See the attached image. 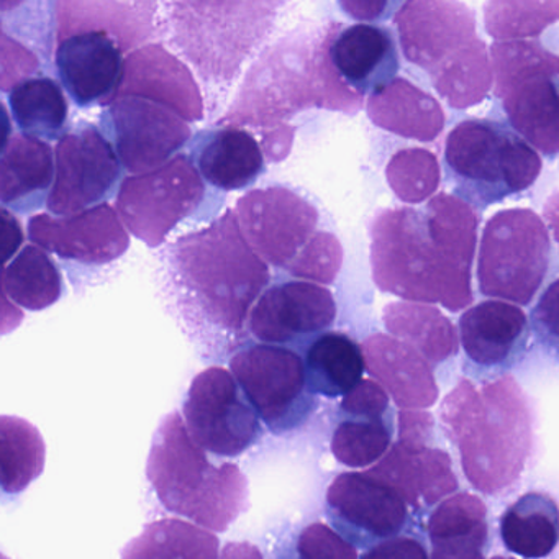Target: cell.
Masks as SVG:
<instances>
[{"instance_id": "cell-1", "label": "cell", "mask_w": 559, "mask_h": 559, "mask_svg": "<svg viewBox=\"0 0 559 559\" xmlns=\"http://www.w3.org/2000/svg\"><path fill=\"white\" fill-rule=\"evenodd\" d=\"M163 283L186 332L224 352L238 345L270 284L266 261L245 240L234 211L169 245Z\"/></svg>"}, {"instance_id": "cell-2", "label": "cell", "mask_w": 559, "mask_h": 559, "mask_svg": "<svg viewBox=\"0 0 559 559\" xmlns=\"http://www.w3.org/2000/svg\"><path fill=\"white\" fill-rule=\"evenodd\" d=\"M440 418L474 489L492 496L522 477L532 456L535 427L530 399L512 376L480 389L461 379L444 397Z\"/></svg>"}, {"instance_id": "cell-3", "label": "cell", "mask_w": 559, "mask_h": 559, "mask_svg": "<svg viewBox=\"0 0 559 559\" xmlns=\"http://www.w3.org/2000/svg\"><path fill=\"white\" fill-rule=\"evenodd\" d=\"M336 25L323 37L283 38L254 64L225 122L273 126L281 117L306 107H326L355 114L362 97L353 93L330 61L329 47Z\"/></svg>"}, {"instance_id": "cell-4", "label": "cell", "mask_w": 559, "mask_h": 559, "mask_svg": "<svg viewBox=\"0 0 559 559\" xmlns=\"http://www.w3.org/2000/svg\"><path fill=\"white\" fill-rule=\"evenodd\" d=\"M146 476L169 512L211 532H227L250 507V489L240 467L214 466L178 412L166 415L156 428Z\"/></svg>"}, {"instance_id": "cell-5", "label": "cell", "mask_w": 559, "mask_h": 559, "mask_svg": "<svg viewBox=\"0 0 559 559\" xmlns=\"http://www.w3.org/2000/svg\"><path fill=\"white\" fill-rule=\"evenodd\" d=\"M376 286L407 302H440L460 312L473 302L454 283L428 230L427 215L414 209L379 212L369 227Z\"/></svg>"}, {"instance_id": "cell-6", "label": "cell", "mask_w": 559, "mask_h": 559, "mask_svg": "<svg viewBox=\"0 0 559 559\" xmlns=\"http://www.w3.org/2000/svg\"><path fill=\"white\" fill-rule=\"evenodd\" d=\"M444 162L463 201L476 207L497 204L535 185L543 163L515 133L490 120L457 123L447 139Z\"/></svg>"}, {"instance_id": "cell-7", "label": "cell", "mask_w": 559, "mask_h": 559, "mask_svg": "<svg viewBox=\"0 0 559 559\" xmlns=\"http://www.w3.org/2000/svg\"><path fill=\"white\" fill-rule=\"evenodd\" d=\"M548 230L530 209L497 212L487 221L477 258L480 294L528 306L548 273Z\"/></svg>"}, {"instance_id": "cell-8", "label": "cell", "mask_w": 559, "mask_h": 559, "mask_svg": "<svg viewBox=\"0 0 559 559\" xmlns=\"http://www.w3.org/2000/svg\"><path fill=\"white\" fill-rule=\"evenodd\" d=\"M274 2H175L168 4L173 31L214 34L188 60L205 81H231L241 63L266 37L276 17Z\"/></svg>"}, {"instance_id": "cell-9", "label": "cell", "mask_w": 559, "mask_h": 559, "mask_svg": "<svg viewBox=\"0 0 559 559\" xmlns=\"http://www.w3.org/2000/svg\"><path fill=\"white\" fill-rule=\"evenodd\" d=\"M204 195L205 185L194 162L178 155L156 171L123 179L116 209L133 237L156 248L198 212Z\"/></svg>"}, {"instance_id": "cell-10", "label": "cell", "mask_w": 559, "mask_h": 559, "mask_svg": "<svg viewBox=\"0 0 559 559\" xmlns=\"http://www.w3.org/2000/svg\"><path fill=\"white\" fill-rule=\"evenodd\" d=\"M238 385L273 433L293 430L313 407L306 362L284 346L250 345L230 359Z\"/></svg>"}, {"instance_id": "cell-11", "label": "cell", "mask_w": 559, "mask_h": 559, "mask_svg": "<svg viewBox=\"0 0 559 559\" xmlns=\"http://www.w3.org/2000/svg\"><path fill=\"white\" fill-rule=\"evenodd\" d=\"M182 412L192 440L215 456H240L261 435L257 411L234 374L218 366L192 379Z\"/></svg>"}, {"instance_id": "cell-12", "label": "cell", "mask_w": 559, "mask_h": 559, "mask_svg": "<svg viewBox=\"0 0 559 559\" xmlns=\"http://www.w3.org/2000/svg\"><path fill=\"white\" fill-rule=\"evenodd\" d=\"M53 188L47 201L55 217H70L97 205L117 191L122 163L107 136L91 123L74 126L55 150Z\"/></svg>"}, {"instance_id": "cell-13", "label": "cell", "mask_w": 559, "mask_h": 559, "mask_svg": "<svg viewBox=\"0 0 559 559\" xmlns=\"http://www.w3.org/2000/svg\"><path fill=\"white\" fill-rule=\"evenodd\" d=\"M123 169L133 176L156 171L191 140V129L175 110L143 97H119L100 119Z\"/></svg>"}, {"instance_id": "cell-14", "label": "cell", "mask_w": 559, "mask_h": 559, "mask_svg": "<svg viewBox=\"0 0 559 559\" xmlns=\"http://www.w3.org/2000/svg\"><path fill=\"white\" fill-rule=\"evenodd\" d=\"M235 214L254 253L286 270L312 240L319 224L317 209L283 186L248 192L238 201Z\"/></svg>"}, {"instance_id": "cell-15", "label": "cell", "mask_w": 559, "mask_h": 559, "mask_svg": "<svg viewBox=\"0 0 559 559\" xmlns=\"http://www.w3.org/2000/svg\"><path fill=\"white\" fill-rule=\"evenodd\" d=\"M326 512L335 528L358 546L395 538L408 520L404 497L371 471L338 474L326 489Z\"/></svg>"}, {"instance_id": "cell-16", "label": "cell", "mask_w": 559, "mask_h": 559, "mask_svg": "<svg viewBox=\"0 0 559 559\" xmlns=\"http://www.w3.org/2000/svg\"><path fill=\"white\" fill-rule=\"evenodd\" d=\"M28 238L41 250L84 264L112 263L130 247L129 231L109 204L70 217L35 215L28 222Z\"/></svg>"}, {"instance_id": "cell-17", "label": "cell", "mask_w": 559, "mask_h": 559, "mask_svg": "<svg viewBox=\"0 0 559 559\" xmlns=\"http://www.w3.org/2000/svg\"><path fill=\"white\" fill-rule=\"evenodd\" d=\"M336 319L335 297L310 281H286L264 290L251 310V335L266 345H286L322 335Z\"/></svg>"}, {"instance_id": "cell-18", "label": "cell", "mask_w": 559, "mask_h": 559, "mask_svg": "<svg viewBox=\"0 0 559 559\" xmlns=\"http://www.w3.org/2000/svg\"><path fill=\"white\" fill-rule=\"evenodd\" d=\"M402 53L428 73L476 38V15L450 0H411L395 14Z\"/></svg>"}, {"instance_id": "cell-19", "label": "cell", "mask_w": 559, "mask_h": 559, "mask_svg": "<svg viewBox=\"0 0 559 559\" xmlns=\"http://www.w3.org/2000/svg\"><path fill=\"white\" fill-rule=\"evenodd\" d=\"M123 48L103 31L80 32L58 44L55 67L78 107L109 106L126 70Z\"/></svg>"}, {"instance_id": "cell-20", "label": "cell", "mask_w": 559, "mask_h": 559, "mask_svg": "<svg viewBox=\"0 0 559 559\" xmlns=\"http://www.w3.org/2000/svg\"><path fill=\"white\" fill-rule=\"evenodd\" d=\"M431 437H399L371 473L399 490L408 507L435 506L457 490L450 454L431 447Z\"/></svg>"}, {"instance_id": "cell-21", "label": "cell", "mask_w": 559, "mask_h": 559, "mask_svg": "<svg viewBox=\"0 0 559 559\" xmlns=\"http://www.w3.org/2000/svg\"><path fill=\"white\" fill-rule=\"evenodd\" d=\"M119 97H143L162 104L186 122L204 117V100L194 76L162 45H148L127 57L116 99Z\"/></svg>"}, {"instance_id": "cell-22", "label": "cell", "mask_w": 559, "mask_h": 559, "mask_svg": "<svg viewBox=\"0 0 559 559\" xmlns=\"http://www.w3.org/2000/svg\"><path fill=\"white\" fill-rule=\"evenodd\" d=\"M329 55L343 83L361 97L391 84L399 71L391 32L374 25H353L343 31L336 25Z\"/></svg>"}, {"instance_id": "cell-23", "label": "cell", "mask_w": 559, "mask_h": 559, "mask_svg": "<svg viewBox=\"0 0 559 559\" xmlns=\"http://www.w3.org/2000/svg\"><path fill=\"white\" fill-rule=\"evenodd\" d=\"M461 343L467 359L479 369L512 365L528 340L525 312L502 300H487L466 310L460 319Z\"/></svg>"}, {"instance_id": "cell-24", "label": "cell", "mask_w": 559, "mask_h": 559, "mask_svg": "<svg viewBox=\"0 0 559 559\" xmlns=\"http://www.w3.org/2000/svg\"><path fill=\"white\" fill-rule=\"evenodd\" d=\"M366 369L384 388L397 407L421 411L438 401V385L427 359L394 336H369L362 343Z\"/></svg>"}, {"instance_id": "cell-25", "label": "cell", "mask_w": 559, "mask_h": 559, "mask_svg": "<svg viewBox=\"0 0 559 559\" xmlns=\"http://www.w3.org/2000/svg\"><path fill=\"white\" fill-rule=\"evenodd\" d=\"M192 155L202 179L221 191L250 188L266 166L260 143L237 127L201 133L192 146Z\"/></svg>"}, {"instance_id": "cell-26", "label": "cell", "mask_w": 559, "mask_h": 559, "mask_svg": "<svg viewBox=\"0 0 559 559\" xmlns=\"http://www.w3.org/2000/svg\"><path fill=\"white\" fill-rule=\"evenodd\" d=\"M53 150L44 140L17 133L2 145L0 199L15 212L35 211L50 198L55 182Z\"/></svg>"}, {"instance_id": "cell-27", "label": "cell", "mask_w": 559, "mask_h": 559, "mask_svg": "<svg viewBox=\"0 0 559 559\" xmlns=\"http://www.w3.org/2000/svg\"><path fill=\"white\" fill-rule=\"evenodd\" d=\"M430 559H486L487 507L473 493H454L428 519Z\"/></svg>"}, {"instance_id": "cell-28", "label": "cell", "mask_w": 559, "mask_h": 559, "mask_svg": "<svg viewBox=\"0 0 559 559\" xmlns=\"http://www.w3.org/2000/svg\"><path fill=\"white\" fill-rule=\"evenodd\" d=\"M366 110L374 126L417 142H433L447 122L438 100L402 78L371 94Z\"/></svg>"}, {"instance_id": "cell-29", "label": "cell", "mask_w": 559, "mask_h": 559, "mask_svg": "<svg viewBox=\"0 0 559 559\" xmlns=\"http://www.w3.org/2000/svg\"><path fill=\"white\" fill-rule=\"evenodd\" d=\"M425 215L431 238L454 283L464 294L473 297L471 264L476 253L479 214L457 195L440 192L430 199Z\"/></svg>"}, {"instance_id": "cell-30", "label": "cell", "mask_w": 559, "mask_h": 559, "mask_svg": "<svg viewBox=\"0 0 559 559\" xmlns=\"http://www.w3.org/2000/svg\"><path fill=\"white\" fill-rule=\"evenodd\" d=\"M510 126L546 156L559 153V76L536 78L502 97Z\"/></svg>"}, {"instance_id": "cell-31", "label": "cell", "mask_w": 559, "mask_h": 559, "mask_svg": "<svg viewBox=\"0 0 559 559\" xmlns=\"http://www.w3.org/2000/svg\"><path fill=\"white\" fill-rule=\"evenodd\" d=\"M500 536L520 558H548L559 545V507L545 492H526L500 516Z\"/></svg>"}, {"instance_id": "cell-32", "label": "cell", "mask_w": 559, "mask_h": 559, "mask_svg": "<svg viewBox=\"0 0 559 559\" xmlns=\"http://www.w3.org/2000/svg\"><path fill=\"white\" fill-rule=\"evenodd\" d=\"M366 371L361 346L345 333L325 332L312 340L306 353L307 385L312 394L345 397Z\"/></svg>"}, {"instance_id": "cell-33", "label": "cell", "mask_w": 559, "mask_h": 559, "mask_svg": "<svg viewBox=\"0 0 559 559\" xmlns=\"http://www.w3.org/2000/svg\"><path fill=\"white\" fill-rule=\"evenodd\" d=\"M385 329L394 338L417 349L431 365H440L460 348L453 323L435 307L420 302L389 304L384 309Z\"/></svg>"}, {"instance_id": "cell-34", "label": "cell", "mask_w": 559, "mask_h": 559, "mask_svg": "<svg viewBox=\"0 0 559 559\" xmlns=\"http://www.w3.org/2000/svg\"><path fill=\"white\" fill-rule=\"evenodd\" d=\"M122 559H221V542L198 523L158 520L127 543Z\"/></svg>"}, {"instance_id": "cell-35", "label": "cell", "mask_w": 559, "mask_h": 559, "mask_svg": "<svg viewBox=\"0 0 559 559\" xmlns=\"http://www.w3.org/2000/svg\"><path fill=\"white\" fill-rule=\"evenodd\" d=\"M9 106L12 117L24 135L60 142L67 133L68 106L67 96L57 81L51 78H28L9 93Z\"/></svg>"}, {"instance_id": "cell-36", "label": "cell", "mask_w": 559, "mask_h": 559, "mask_svg": "<svg viewBox=\"0 0 559 559\" xmlns=\"http://www.w3.org/2000/svg\"><path fill=\"white\" fill-rule=\"evenodd\" d=\"M433 87L453 109L463 110L486 99L492 87L490 53L480 38H474L430 73Z\"/></svg>"}, {"instance_id": "cell-37", "label": "cell", "mask_w": 559, "mask_h": 559, "mask_svg": "<svg viewBox=\"0 0 559 559\" xmlns=\"http://www.w3.org/2000/svg\"><path fill=\"white\" fill-rule=\"evenodd\" d=\"M5 299L27 310H44L63 296V277L47 251L37 245H27L2 276Z\"/></svg>"}, {"instance_id": "cell-38", "label": "cell", "mask_w": 559, "mask_h": 559, "mask_svg": "<svg viewBox=\"0 0 559 559\" xmlns=\"http://www.w3.org/2000/svg\"><path fill=\"white\" fill-rule=\"evenodd\" d=\"M0 438L2 490L9 496H17L44 473L47 447L40 430L31 421L15 415H2Z\"/></svg>"}, {"instance_id": "cell-39", "label": "cell", "mask_w": 559, "mask_h": 559, "mask_svg": "<svg viewBox=\"0 0 559 559\" xmlns=\"http://www.w3.org/2000/svg\"><path fill=\"white\" fill-rule=\"evenodd\" d=\"M392 415L368 417L345 415L332 437V453L348 467H368L379 463L392 447Z\"/></svg>"}, {"instance_id": "cell-40", "label": "cell", "mask_w": 559, "mask_h": 559, "mask_svg": "<svg viewBox=\"0 0 559 559\" xmlns=\"http://www.w3.org/2000/svg\"><path fill=\"white\" fill-rule=\"evenodd\" d=\"M493 93L502 99L510 90L536 80L559 76V57L536 41H496L490 47Z\"/></svg>"}, {"instance_id": "cell-41", "label": "cell", "mask_w": 559, "mask_h": 559, "mask_svg": "<svg viewBox=\"0 0 559 559\" xmlns=\"http://www.w3.org/2000/svg\"><path fill=\"white\" fill-rule=\"evenodd\" d=\"M559 22V0H492L484 5V25L497 41L538 37Z\"/></svg>"}, {"instance_id": "cell-42", "label": "cell", "mask_w": 559, "mask_h": 559, "mask_svg": "<svg viewBox=\"0 0 559 559\" xmlns=\"http://www.w3.org/2000/svg\"><path fill=\"white\" fill-rule=\"evenodd\" d=\"M385 178L394 194L405 204H420L440 186L437 156L424 148L401 150L385 168Z\"/></svg>"}, {"instance_id": "cell-43", "label": "cell", "mask_w": 559, "mask_h": 559, "mask_svg": "<svg viewBox=\"0 0 559 559\" xmlns=\"http://www.w3.org/2000/svg\"><path fill=\"white\" fill-rule=\"evenodd\" d=\"M343 250L340 241L332 234L319 231L313 235L307 247L297 254L287 271L293 276L317 283L332 284L342 267Z\"/></svg>"}, {"instance_id": "cell-44", "label": "cell", "mask_w": 559, "mask_h": 559, "mask_svg": "<svg viewBox=\"0 0 559 559\" xmlns=\"http://www.w3.org/2000/svg\"><path fill=\"white\" fill-rule=\"evenodd\" d=\"M293 559H358V551L332 526L313 522L297 535Z\"/></svg>"}, {"instance_id": "cell-45", "label": "cell", "mask_w": 559, "mask_h": 559, "mask_svg": "<svg viewBox=\"0 0 559 559\" xmlns=\"http://www.w3.org/2000/svg\"><path fill=\"white\" fill-rule=\"evenodd\" d=\"M532 329L538 342L559 358V280L539 297L532 312Z\"/></svg>"}, {"instance_id": "cell-46", "label": "cell", "mask_w": 559, "mask_h": 559, "mask_svg": "<svg viewBox=\"0 0 559 559\" xmlns=\"http://www.w3.org/2000/svg\"><path fill=\"white\" fill-rule=\"evenodd\" d=\"M343 415H368V417H389L391 402L388 392L379 382L362 379L340 404Z\"/></svg>"}, {"instance_id": "cell-47", "label": "cell", "mask_w": 559, "mask_h": 559, "mask_svg": "<svg viewBox=\"0 0 559 559\" xmlns=\"http://www.w3.org/2000/svg\"><path fill=\"white\" fill-rule=\"evenodd\" d=\"M361 559H430L427 549L411 536H395L369 548Z\"/></svg>"}, {"instance_id": "cell-48", "label": "cell", "mask_w": 559, "mask_h": 559, "mask_svg": "<svg viewBox=\"0 0 559 559\" xmlns=\"http://www.w3.org/2000/svg\"><path fill=\"white\" fill-rule=\"evenodd\" d=\"M2 248H4V261L9 263L12 258L17 254V251L21 250L22 245H24V230H22L21 222L8 211V209H2Z\"/></svg>"}, {"instance_id": "cell-49", "label": "cell", "mask_w": 559, "mask_h": 559, "mask_svg": "<svg viewBox=\"0 0 559 559\" xmlns=\"http://www.w3.org/2000/svg\"><path fill=\"white\" fill-rule=\"evenodd\" d=\"M340 8L359 21H379L385 17V11L392 8L385 0H361V2H340Z\"/></svg>"}, {"instance_id": "cell-50", "label": "cell", "mask_w": 559, "mask_h": 559, "mask_svg": "<svg viewBox=\"0 0 559 559\" xmlns=\"http://www.w3.org/2000/svg\"><path fill=\"white\" fill-rule=\"evenodd\" d=\"M221 559H264L260 549L248 542L228 543Z\"/></svg>"}, {"instance_id": "cell-51", "label": "cell", "mask_w": 559, "mask_h": 559, "mask_svg": "<svg viewBox=\"0 0 559 559\" xmlns=\"http://www.w3.org/2000/svg\"><path fill=\"white\" fill-rule=\"evenodd\" d=\"M543 212H545V218L548 221L549 228L555 234L556 243L559 245V192H556L546 201Z\"/></svg>"}, {"instance_id": "cell-52", "label": "cell", "mask_w": 559, "mask_h": 559, "mask_svg": "<svg viewBox=\"0 0 559 559\" xmlns=\"http://www.w3.org/2000/svg\"><path fill=\"white\" fill-rule=\"evenodd\" d=\"M492 559H515V558H506V556H493Z\"/></svg>"}, {"instance_id": "cell-53", "label": "cell", "mask_w": 559, "mask_h": 559, "mask_svg": "<svg viewBox=\"0 0 559 559\" xmlns=\"http://www.w3.org/2000/svg\"><path fill=\"white\" fill-rule=\"evenodd\" d=\"M4 559H8V558H4Z\"/></svg>"}]
</instances>
